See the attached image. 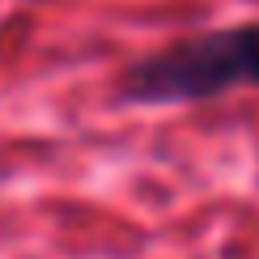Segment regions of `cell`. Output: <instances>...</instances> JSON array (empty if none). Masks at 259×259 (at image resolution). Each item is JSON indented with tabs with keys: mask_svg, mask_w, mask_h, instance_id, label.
<instances>
[{
	"mask_svg": "<svg viewBox=\"0 0 259 259\" xmlns=\"http://www.w3.org/2000/svg\"><path fill=\"white\" fill-rule=\"evenodd\" d=\"M234 85H259V26H230L170 42L123 72V98L200 102Z\"/></svg>",
	"mask_w": 259,
	"mask_h": 259,
	"instance_id": "1",
	"label": "cell"
}]
</instances>
